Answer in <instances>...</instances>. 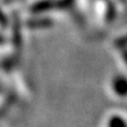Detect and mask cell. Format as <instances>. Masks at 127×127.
Instances as JSON below:
<instances>
[{"label": "cell", "mask_w": 127, "mask_h": 127, "mask_svg": "<svg viewBox=\"0 0 127 127\" xmlns=\"http://www.w3.org/2000/svg\"><path fill=\"white\" fill-rule=\"evenodd\" d=\"M114 91L117 92L119 95L124 96L126 93V80L124 78H117L113 82Z\"/></svg>", "instance_id": "6da1fadb"}, {"label": "cell", "mask_w": 127, "mask_h": 127, "mask_svg": "<svg viewBox=\"0 0 127 127\" xmlns=\"http://www.w3.org/2000/svg\"><path fill=\"white\" fill-rule=\"evenodd\" d=\"M112 127H125L124 125V120H121L120 118H114L112 120V124H111Z\"/></svg>", "instance_id": "7a4b0ae2"}]
</instances>
